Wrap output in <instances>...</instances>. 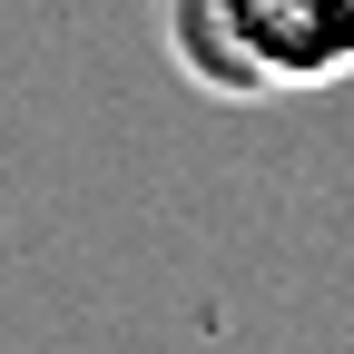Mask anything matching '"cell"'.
I'll use <instances>...</instances> for the list:
<instances>
[{
  "mask_svg": "<svg viewBox=\"0 0 354 354\" xmlns=\"http://www.w3.org/2000/svg\"><path fill=\"white\" fill-rule=\"evenodd\" d=\"M256 99H305V88L354 79V0H216Z\"/></svg>",
  "mask_w": 354,
  "mask_h": 354,
  "instance_id": "6da1fadb",
  "label": "cell"
},
{
  "mask_svg": "<svg viewBox=\"0 0 354 354\" xmlns=\"http://www.w3.org/2000/svg\"><path fill=\"white\" fill-rule=\"evenodd\" d=\"M158 39H167V59H177L187 88H207V99H256V79L236 59L227 20H216V0H158Z\"/></svg>",
  "mask_w": 354,
  "mask_h": 354,
  "instance_id": "7a4b0ae2",
  "label": "cell"
}]
</instances>
